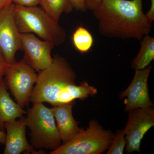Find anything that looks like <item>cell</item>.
I'll use <instances>...</instances> for the list:
<instances>
[{"mask_svg":"<svg viewBox=\"0 0 154 154\" xmlns=\"http://www.w3.org/2000/svg\"><path fill=\"white\" fill-rule=\"evenodd\" d=\"M53 58L52 64L38 72L30 102H46L55 106L75 102L76 99L83 101L97 94V89L86 81L76 85V75L65 58L58 55Z\"/></svg>","mask_w":154,"mask_h":154,"instance_id":"6da1fadb","label":"cell"},{"mask_svg":"<svg viewBox=\"0 0 154 154\" xmlns=\"http://www.w3.org/2000/svg\"><path fill=\"white\" fill-rule=\"evenodd\" d=\"M92 11L99 32L105 37L141 40L151 31L142 0H102Z\"/></svg>","mask_w":154,"mask_h":154,"instance_id":"7a4b0ae2","label":"cell"},{"mask_svg":"<svg viewBox=\"0 0 154 154\" xmlns=\"http://www.w3.org/2000/svg\"><path fill=\"white\" fill-rule=\"evenodd\" d=\"M14 15L20 33H34L55 46H59L65 41V30L41 8L14 5Z\"/></svg>","mask_w":154,"mask_h":154,"instance_id":"3957f363","label":"cell"},{"mask_svg":"<svg viewBox=\"0 0 154 154\" xmlns=\"http://www.w3.org/2000/svg\"><path fill=\"white\" fill-rule=\"evenodd\" d=\"M26 114V125L30 130V142L34 149L53 151L62 145L51 108L43 103H33Z\"/></svg>","mask_w":154,"mask_h":154,"instance_id":"277c9868","label":"cell"},{"mask_svg":"<svg viewBox=\"0 0 154 154\" xmlns=\"http://www.w3.org/2000/svg\"><path fill=\"white\" fill-rule=\"evenodd\" d=\"M114 134L104 129L96 120H91L86 130L79 133L68 143L62 144L51 154H99L109 149Z\"/></svg>","mask_w":154,"mask_h":154,"instance_id":"5b68a950","label":"cell"},{"mask_svg":"<svg viewBox=\"0 0 154 154\" xmlns=\"http://www.w3.org/2000/svg\"><path fill=\"white\" fill-rule=\"evenodd\" d=\"M5 76L7 85L17 104L22 108L28 106L37 80L36 71L23 59L10 64Z\"/></svg>","mask_w":154,"mask_h":154,"instance_id":"8992f818","label":"cell"},{"mask_svg":"<svg viewBox=\"0 0 154 154\" xmlns=\"http://www.w3.org/2000/svg\"><path fill=\"white\" fill-rule=\"evenodd\" d=\"M126 126L122 130L126 140L125 151L140 153L141 142L145 135L154 126V108L152 107L130 110Z\"/></svg>","mask_w":154,"mask_h":154,"instance_id":"52a82bcc","label":"cell"},{"mask_svg":"<svg viewBox=\"0 0 154 154\" xmlns=\"http://www.w3.org/2000/svg\"><path fill=\"white\" fill-rule=\"evenodd\" d=\"M14 6L11 3L0 11V51L10 64L16 61V54L22 49L20 33L14 17Z\"/></svg>","mask_w":154,"mask_h":154,"instance_id":"ba28073f","label":"cell"},{"mask_svg":"<svg viewBox=\"0 0 154 154\" xmlns=\"http://www.w3.org/2000/svg\"><path fill=\"white\" fill-rule=\"evenodd\" d=\"M20 39L24 59L36 71H41L52 64L51 52L55 46L53 43L39 39L32 33H20Z\"/></svg>","mask_w":154,"mask_h":154,"instance_id":"9c48e42d","label":"cell"},{"mask_svg":"<svg viewBox=\"0 0 154 154\" xmlns=\"http://www.w3.org/2000/svg\"><path fill=\"white\" fill-rule=\"evenodd\" d=\"M152 66L141 70H136L129 86L119 95L120 99H125V111L137 108L152 107L154 105L149 94L148 81Z\"/></svg>","mask_w":154,"mask_h":154,"instance_id":"30bf717a","label":"cell"},{"mask_svg":"<svg viewBox=\"0 0 154 154\" xmlns=\"http://www.w3.org/2000/svg\"><path fill=\"white\" fill-rule=\"evenodd\" d=\"M26 119L24 116L19 120L6 122L5 125L7 134L4 154H20L25 152L38 154L32 145L28 143L26 137Z\"/></svg>","mask_w":154,"mask_h":154,"instance_id":"8fae6325","label":"cell"},{"mask_svg":"<svg viewBox=\"0 0 154 154\" xmlns=\"http://www.w3.org/2000/svg\"><path fill=\"white\" fill-rule=\"evenodd\" d=\"M74 104L75 102H73L51 108L62 144L71 140L81 131L73 116Z\"/></svg>","mask_w":154,"mask_h":154,"instance_id":"7c38bea8","label":"cell"},{"mask_svg":"<svg viewBox=\"0 0 154 154\" xmlns=\"http://www.w3.org/2000/svg\"><path fill=\"white\" fill-rule=\"evenodd\" d=\"M26 113L24 108L11 99L4 82L0 83V128L5 127L6 122L21 118Z\"/></svg>","mask_w":154,"mask_h":154,"instance_id":"4fadbf2b","label":"cell"},{"mask_svg":"<svg viewBox=\"0 0 154 154\" xmlns=\"http://www.w3.org/2000/svg\"><path fill=\"white\" fill-rule=\"evenodd\" d=\"M141 40L139 51L131 62V67L135 70L146 68L154 60V37L148 34Z\"/></svg>","mask_w":154,"mask_h":154,"instance_id":"5bb4252c","label":"cell"},{"mask_svg":"<svg viewBox=\"0 0 154 154\" xmlns=\"http://www.w3.org/2000/svg\"><path fill=\"white\" fill-rule=\"evenodd\" d=\"M41 8L51 18L58 22L63 13L69 14L73 8L69 0H40Z\"/></svg>","mask_w":154,"mask_h":154,"instance_id":"9a60e30c","label":"cell"},{"mask_svg":"<svg viewBox=\"0 0 154 154\" xmlns=\"http://www.w3.org/2000/svg\"><path fill=\"white\" fill-rule=\"evenodd\" d=\"M72 40L75 48L82 53L88 52L94 42L92 34L88 29L82 26H79L75 30Z\"/></svg>","mask_w":154,"mask_h":154,"instance_id":"2e32d148","label":"cell"},{"mask_svg":"<svg viewBox=\"0 0 154 154\" xmlns=\"http://www.w3.org/2000/svg\"><path fill=\"white\" fill-rule=\"evenodd\" d=\"M126 146L125 135L122 130H119L109 147L107 154H122Z\"/></svg>","mask_w":154,"mask_h":154,"instance_id":"e0dca14e","label":"cell"},{"mask_svg":"<svg viewBox=\"0 0 154 154\" xmlns=\"http://www.w3.org/2000/svg\"><path fill=\"white\" fill-rule=\"evenodd\" d=\"M10 64L7 62L0 51V83L4 82L3 77L5 75Z\"/></svg>","mask_w":154,"mask_h":154,"instance_id":"ac0fdd59","label":"cell"},{"mask_svg":"<svg viewBox=\"0 0 154 154\" xmlns=\"http://www.w3.org/2000/svg\"><path fill=\"white\" fill-rule=\"evenodd\" d=\"M11 2L17 5L33 7L39 5L40 0H11Z\"/></svg>","mask_w":154,"mask_h":154,"instance_id":"d6986e66","label":"cell"},{"mask_svg":"<svg viewBox=\"0 0 154 154\" xmlns=\"http://www.w3.org/2000/svg\"><path fill=\"white\" fill-rule=\"evenodd\" d=\"M73 8L77 11L84 12L87 10L86 0H69Z\"/></svg>","mask_w":154,"mask_h":154,"instance_id":"ffe728a7","label":"cell"},{"mask_svg":"<svg viewBox=\"0 0 154 154\" xmlns=\"http://www.w3.org/2000/svg\"><path fill=\"white\" fill-rule=\"evenodd\" d=\"M145 15L149 22L152 24L154 20V0H151L150 8Z\"/></svg>","mask_w":154,"mask_h":154,"instance_id":"44dd1931","label":"cell"},{"mask_svg":"<svg viewBox=\"0 0 154 154\" xmlns=\"http://www.w3.org/2000/svg\"><path fill=\"white\" fill-rule=\"evenodd\" d=\"M102 0H86V8L92 11L96 6L99 5Z\"/></svg>","mask_w":154,"mask_h":154,"instance_id":"7402d4cb","label":"cell"},{"mask_svg":"<svg viewBox=\"0 0 154 154\" xmlns=\"http://www.w3.org/2000/svg\"><path fill=\"white\" fill-rule=\"evenodd\" d=\"M11 3V0H0V11Z\"/></svg>","mask_w":154,"mask_h":154,"instance_id":"603a6c76","label":"cell"},{"mask_svg":"<svg viewBox=\"0 0 154 154\" xmlns=\"http://www.w3.org/2000/svg\"><path fill=\"white\" fill-rule=\"evenodd\" d=\"M6 140V134L0 129V143L5 144Z\"/></svg>","mask_w":154,"mask_h":154,"instance_id":"cb8c5ba5","label":"cell"}]
</instances>
